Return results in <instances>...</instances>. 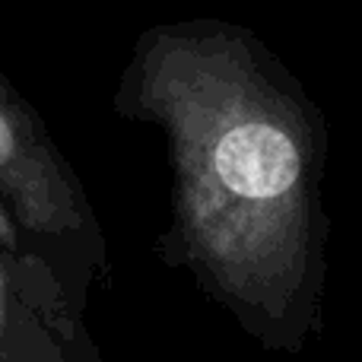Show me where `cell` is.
Returning a JSON list of instances; mask_svg holds the SVG:
<instances>
[{
    "label": "cell",
    "instance_id": "obj_1",
    "mask_svg": "<svg viewBox=\"0 0 362 362\" xmlns=\"http://www.w3.org/2000/svg\"><path fill=\"white\" fill-rule=\"evenodd\" d=\"M140 105L169 131L187 255L245 308L283 315L312 257V137L229 32H163Z\"/></svg>",
    "mask_w": 362,
    "mask_h": 362
},
{
    "label": "cell",
    "instance_id": "obj_2",
    "mask_svg": "<svg viewBox=\"0 0 362 362\" xmlns=\"http://www.w3.org/2000/svg\"><path fill=\"white\" fill-rule=\"evenodd\" d=\"M0 191L25 226L61 232L80 226V204L29 112L0 80Z\"/></svg>",
    "mask_w": 362,
    "mask_h": 362
}]
</instances>
